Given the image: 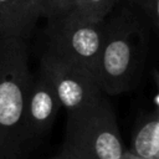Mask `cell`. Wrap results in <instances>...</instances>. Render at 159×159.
<instances>
[{
	"mask_svg": "<svg viewBox=\"0 0 159 159\" xmlns=\"http://www.w3.org/2000/svg\"><path fill=\"white\" fill-rule=\"evenodd\" d=\"M62 148L82 159H119L123 155L114 112L104 96L93 106L67 114Z\"/></svg>",
	"mask_w": 159,
	"mask_h": 159,
	"instance_id": "3957f363",
	"label": "cell"
},
{
	"mask_svg": "<svg viewBox=\"0 0 159 159\" xmlns=\"http://www.w3.org/2000/svg\"><path fill=\"white\" fill-rule=\"evenodd\" d=\"M41 17L40 0H0V29L2 37L26 39Z\"/></svg>",
	"mask_w": 159,
	"mask_h": 159,
	"instance_id": "52a82bcc",
	"label": "cell"
},
{
	"mask_svg": "<svg viewBox=\"0 0 159 159\" xmlns=\"http://www.w3.org/2000/svg\"><path fill=\"white\" fill-rule=\"evenodd\" d=\"M77 0H40L41 17L47 20L61 16L75 9Z\"/></svg>",
	"mask_w": 159,
	"mask_h": 159,
	"instance_id": "30bf717a",
	"label": "cell"
},
{
	"mask_svg": "<svg viewBox=\"0 0 159 159\" xmlns=\"http://www.w3.org/2000/svg\"><path fill=\"white\" fill-rule=\"evenodd\" d=\"M158 113H159V112H158Z\"/></svg>",
	"mask_w": 159,
	"mask_h": 159,
	"instance_id": "2e32d148",
	"label": "cell"
},
{
	"mask_svg": "<svg viewBox=\"0 0 159 159\" xmlns=\"http://www.w3.org/2000/svg\"><path fill=\"white\" fill-rule=\"evenodd\" d=\"M119 159H148V158L140 157V155L135 154V153L132 150V152H124V153H123V155H122Z\"/></svg>",
	"mask_w": 159,
	"mask_h": 159,
	"instance_id": "4fadbf2b",
	"label": "cell"
},
{
	"mask_svg": "<svg viewBox=\"0 0 159 159\" xmlns=\"http://www.w3.org/2000/svg\"><path fill=\"white\" fill-rule=\"evenodd\" d=\"M118 0H77L73 11L91 20H104Z\"/></svg>",
	"mask_w": 159,
	"mask_h": 159,
	"instance_id": "9c48e42d",
	"label": "cell"
},
{
	"mask_svg": "<svg viewBox=\"0 0 159 159\" xmlns=\"http://www.w3.org/2000/svg\"><path fill=\"white\" fill-rule=\"evenodd\" d=\"M106 32L104 20H91L72 10L47 20V51L81 65L94 75Z\"/></svg>",
	"mask_w": 159,
	"mask_h": 159,
	"instance_id": "277c9868",
	"label": "cell"
},
{
	"mask_svg": "<svg viewBox=\"0 0 159 159\" xmlns=\"http://www.w3.org/2000/svg\"><path fill=\"white\" fill-rule=\"evenodd\" d=\"M155 81H157V84H158V88H159V73L155 75Z\"/></svg>",
	"mask_w": 159,
	"mask_h": 159,
	"instance_id": "5bb4252c",
	"label": "cell"
},
{
	"mask_svg": "<svg viewBox=\"0 0 159 159\" xmlns=\"http://www.w3.org/2000/svg\"><path fill=\"white\" fill-rule=\"evenodd\" d=\"M40 70L53 84L67 114L93 106L104 96L92 71L47 50L41 57Z\"/></svg>",
	"mask_w": 159,
	"mask_h": 159,
	"instance_id": "5b68a950",
	"label": "cell"
},
{
	"mask_svg": "<svg viewBox=\"0 0 159 159\" xmlns=\"http://www.w3.org/2000/svg\"><path fill=\"white\" fill-rule=\"evenodd\" d=\"M61 107L53 84L39 68L37 75L32 77L26 107V140L29 148L52 127Z\"/></svg>",
	"mask_w": 159,
	"mask_h": 159,
	"instance_id": "8992f818",
	"label": "cell"
},
{
	"mask_svg": "<svg viewBox=\"0 0 159 159\" xmlns=\"http://www.w3.org/2000/svg\"><path fill=\"white\" fill-rule=\"evenodd\" d=\"M26 39H0V159H25L26 107L34 75Z\"/></svg>",
	"mask_w": 159,
	"mask_h": 159,
	"instance_id": "6da1fadb",
	"label": "cell"
},
{
	"mask_svg": "<svg viewBox=\"0 0 159 159\" xmlns=\"http://www.w3.org/2000/svg\"><path fill=\"white\" fill-rule=\"evenodd\" d=\"M144 57V34L125 9L107 22L94 77L106 94H119L133 84Z\"/></svg>",
	"mask_w": 159,
	"mask_h": 159,
	"instance_id": "7a4b0ae2",
	"label": "cell"
},
{
	"mask_svg": "<svg viewBox=\"0 0 159 159\" xmlns=\"http://www.w3.org/2000/svg\"><path fill=\"white\" fill-rule=\"evenodd\" d=\"M2 37V34H1V29H0V39Z\"/></svg>",
	"mask_w": 159,
	"mask_h": 159,
	"instance_id": "9a60e30c",
	"label": "cell"
},
{
	"mask_svg": "<svg viewBox=\"0 0 159 159\" xmlns=\"http://www.w3.org/2000/svg\"><path fill=\"white\" fill-rule=\"evenodd\" d=\"M133 152L148 159H159V113L139 128L133 140Z\"/></svg>",
	"mask_w": 159,
	"mask_h": 159,
	"instance_id": "ba28073f",
	"label": "cell"
},
{
	"mask_svg": "<svg viewBox=\"0 0 159 159\" xmlns=\"http://www.w3.org/2000/svg\"><path fill=\"white\" fill-rule=\"evenodd\" d=\"M50 159H82V158L77 157L76 154H73V153L70 152L68 149L62 148L58 154H56L55 157H52V158H50Z\"/></svg>",
	"mask_w": 159,
	"mask_h": 159,
	"instance_id": "7c38bea8",
	"label": "cell"
},
{
	"mask_svg": "<svg viewBox=\"0 0 159 159\" xmlns=\"http://www.w3.org/2000/svg\"><path fill=\"white\" fill-rule=\"evenodd\" d=\"M159 32V0H132Z\"/></svg>",
	"mask_w": 159,
	"mask_h": 159,
	"instance_id": "8fae6325",
	"label": "cell"
}]
</instances>
